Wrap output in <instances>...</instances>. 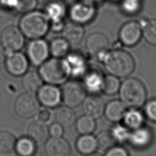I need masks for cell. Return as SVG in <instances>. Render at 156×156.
I'll list each match as a JSON object with an SVG mask.
<instances>
[{
  "label": "cell",
  "instance_id": "6da1fadb",
  "mask_svg": "<svg viewBox=\"0 0 156 156\" xmlns=\"http://www.w3.org/2000/svg\"><path fill=\"white\" fill-rule=\"evenodd\" d=\"M106 70L117 77H126L133 71L134 61L127 52L115 49L107 52L101 59Z\"/></svg>",
  "mask_w": 156,
  "mask_h": 156
},
{
  "label": "cell",
  "instance_id": "7a4b0ae2",
  "mask_svg": "<svg viewBox=\"0 0 156 156\" xmlns=\"http://www.w3.org/2000/svg\"><path fill=\"white\" fill-rule=\"evenodd\" d=\"M49 27V18L39 11H30L20 19L19 29L26 37L30 39L40 38L48 32Z\"/></svg>",
  "mask_w": 156,
  "mask_h": 156
},
{
  "label": "cell",
  "instance_id": "3957f363",
  "mask_svg": "<svg viewBox=\"0 0 156 156\" xmlns=\"http://www.w3.org/2000/svg\"><path fill=\"white\" fill-rule=\"evenodd\" d=\"M38 73L43 80L52 85L64 83L71 75L66 60L55 57L43 63L40 65Z\"/></svg>",
  "mask_w": 156,
  "mask_h": 156
},
{
  "label": "cell",
  "instance_id": "277c9868",
  "mask_svg": "<svg viewBox=\"0 0 156 156\" xmlns=\"http://www.w3.org/2000/svg\"><path fill=\"white\" fill-rule=\"evenodd\" d=\"M119 95L124 105L136 108L144 103L146 92L143 84L140 80L135 78H129L121 84Z\"/></svg>",
  "mask_w": 156,
  "mask_h": 156
},
{
  "label": "cell",
  "instance_id": "5b68a950",
  "mask_svg": "<svg viewBox=\"0 0 156 156\" xmlns=\"http://www.w3.org/2000/svg\"><path fill=\"white\" fill-rule=\"evenodd\" d=\"M40 108V102L38 99L31 93L21 94L16 99L14 109L16 113L21 118L29 119L37 113Z\"/></svg>",
  "mask_w": 156,
  "mask_h": 156
},
{
  "label": "cell",
  "instance_id": "8992f818",
  "mask_svg": "<svg viewBox=\"0 0 156 156\" xmlns=\"http://www.w3.org/2000/svg\"><path fill=\"white\" fill-rule=\"evenodd\" d=\"M61 94L63 102L71 108L79 106L85 98L83 86L76 81L66 82L62 89Z\"/></svg>",
  "mask_w": 156,
  "mask_h": 156
},
{
  "label": "cell",
  "instance_id": "52a82bcc",
  "mask_svg": "<svg viewBox=\"0 0 156 156\" xmlns=\"http://www.w3.org/2000/svg\"><path fill=\"white\" fill-rule=\"evenodd\" d=\"M1 41L5 52L7 54L16 52L24 45V35L20 29L10 26L2 31Z\"/></svg>",
  "mask_w": 156,
  "mask_h": 156
},
{
  "label": "cell",
  "instance_id": "ba28073f",
  "mask_svg": "<svg viewBox=\"0 0 156 156\" xmlns=\"http://www.w3.org/2000/svg\"><path fill=\"white\" fill-rule=\"evenodd\" d=\"M49 54V46L44 40L33 39L28 44L27 54L30 62L35 66H40L44 63Z\"/></svg>",
  "mask_w": 156,
  "mask_h": 156
},
{
  "label": "cell",
  "instance_id": "9c48e42d",
  "mask_svg": "<svg viewBox=\"0 0 156 156\" xmlns=\"http://www.w3.org/2000/svg\"><path fill=\"white\" fill-rule=\"evenodd\" d=\"M4 62L7 71L12 76H23L27 71L28 61L21 52L16 51L8 54Z\"/></svg>",
  "mask_w": 156,
  "mask_h": 156
},
{
  "label": "cell",
  "instance_id": "30bf717a",
  "mask_svg": "<svg viewBox=\"0 0 156 156\" xmlns=\"http://www.w3.org/2000/svg\"><path fill=\"white\" fill-rule=\"evenodd\" d=\"M141 34L140 24L136 21H129L124 24L120 29L119 38L123 44L132 46L138 43Z\"/></svg>",
  "mask_w": 156,
  "mask_h": 156
},
{
  "label": "cell",
  "instance_id": "8fae6325",
  "mask_svg": "<svg viewBox=\"0 0 156 156\" xmlns=\"http://www.w3.org/2000/svg\"><path fill=\"white\" fill-rule=\"evenodd\" d=\"M37 99L42 105L47 107H54L62 100L61 91L54 85H42L37 91Z\"/></svg>",
  "mask_w": 156,
  "mask_h": 156
},
{
  "label": "cell",
  "instance_id": "7c38bea8",
  "mask_svg": "<svg viewBox=\"0 0 156 156\" xmlns=\"http://www.w3.org/2000/svg\"><path fill=\"white\" fill-rule=\"evenodd\" d=\"M107 38L101 33L90 34L86 40V47L93 55L101 59L109 49Z\"/></svg>",
  "mask_w": 156,
  "mask_h": 156
},
{
  "label": "cell",
  "instance_id": "4fadbf2b",
  "mask_svg": "<svg viewBox=\"0 0 156 156\" xmlns=\"http://www.w3.org/2000/svg\"><path fill=\"white\" fill-rule=\"evenodd\" d=\"M96 13V9L89 2L77 3L71 10V17L78 24L85 23L90 21Z\"/></svg>",
  "mask_w": 156,
  "mask_h": 156
},
{
  "label": "cell",
  "instance_id": "5bb4252c",
  "mask_svg": "<svg viewBox=\"0 0 156 156\" xmlns=\"http://www.w3.org/2000/svg\"><path fill=\"white\" fill-rule=\"evenodd\" d=\"M44 149L47 156H69L71 154L69 144L62 137L49 138Z\"/></svg>",
  "mask_w": 156,
  "mask_h": 156
},
{
  "label": "cell",
  "instance_id": "9a60e30c",
  "mask_svg": "<svg viewBox=\"0 0 156 156\" xmlns=\"http://www.w3.org/2000/svg\"><path fill=\"white\" fill-rule=\"evenodd\" d=\"M82 110L85 115L93 118L101 116L104 111V104L102 99L98 96H89L82 102Z\"/></svg>",
  "mask_w": 156,
  "mask_h": 156
},
{
  "label": "cell",
  "instance_id": "2e32d148",
  "mask_svg": "<svg viewBox=\"0 0 156 156\" xmlns=\"http://www.w3.org/2000/svg\"><path fill=\"white\" fill-rule=\"evenodd\" d=\"M124 104L119 101H110L104 108L106 118L110 121L117 122L123 118L125 114Z\"/></svg>",
  "mask_w": 156,
  "mask_h": 156
},
{
  "label": "cell",
  "instance_id": "e0dca14e",
  "mask_svg": "<svg viewBox=\"0 0 156 156\" xmlns=\"http://www.w3.org/2000/svg\"><path fill=\"white\" fill-rule=\"evenodd\" d=\"M43 79L40 74L34 71L25 73L22 78L23 88L29 93L37 92L42 86Z\"/></svg>",
  "mask_w": 156,
  "mask_h": 156
},
{
  "label": "cell",
  "instance_id": "ac0fdd59",
  "mask_svg": "<svg viewBox=\"0 0 156 156\" xmlns=\"http://www.w3.org/2000/svg\"><path fill=\"white\" fill-rule=\"evenodd\" d=\"M76 146L80 154L86 155L90 154L94 152L98 147L96 138L90 134L82 135L77 140Z\"/></svg>",
  "mask_w": 156,
  "mask_h": 156
},
{
  "label": "cell",
  "instance_id": "d6986e66",
  "mask_svg": "<svg viewBox=\"0 0 156 156\" xmlns=\"http://www.w3.org/2000/svg\"><path fill=\"white\" fill-rule=\"evenodd\" d=\"M84 34L83 27L78 23H68L63 29V38L71 44L78 43Z\"/></svg>",
  "mask_w": 156,
  "mask_h": 156
},
{
  "label": "cell",
  "instance_id": "ffe728a7",
  "mask_svg": "<svg viewBox=\"0 0 156 156\" xmlns=\"http://www.w3.org/2000/svg\"><path fill=\"white\" fill-rule=\"evenodd\" d=\"M27 132L29 137L34 142L41 143L46 138L48 128L44 123L34 121L29 124Z\"/></svg>",
  "mask_w": 156,
  "mask_h": 156
},
{
  "label": "cell",
  "instance_id": "44dd1931",
  "mask_svg": "<svg viewBox=\"0 0 156 156\" xmlns=\"http://www.w3.org/2000/svg\"><path fill=\"white\" fill-rule=\"evenodd\" d=\"M55 118L57 122L62 126L69 127L75 122L76 115L71 107L62 106L57 109Z\"/></svg>",
  "mask_w": 156,
  "mask_h": 156
},
{
  "label": "cell",
  "instance_id": "7402d4cb",
  "mask_svg": "<svg viewBox=\"0 0 156 156\" xmlns=\"http://www.w3.org/2000/svg\"><path fill=\"white\" fill-rule=\"evenodd\" d=\"M130 142L136 147H142L146 146L150 143L152 136L151 132L146 128H138L129 134Z\"/></svg>",
  "mask_w": 156,
  "mask_h": 156
},
{
  "label": "cell",
  "instance_id": "603a6c76",
  "mask_svg": "<svg viewBox=\"0 0 156 156\" xmlns=\"http://www.w3.org/2000/svg\"><path fill=\"white\" fill-rule=\"evenodd\" d=\"M49 48V52L54 57L62 58L68 54L69 45L64 38H57L51 41Z\"/></svg>",
  "mask_w": 156,
  "mask_h": 156
},
{
  "label": "cell",
  "instance_id": "cb8c5ba5",
  "mask_svg": "<svg viewBox=\"0 0 156 156\" xmlns=\"http://www.w3.org/2000/svg\"><path fill=\"white\" fill-rule=\"evenodd\" d=\"M96 122L93 117L85 115L79 117L76 121V129L80 135H88L94 132Z\"/></svg>",
  "mask_w": 156,
  "mask_h": 156
},
{
  "label": "cell",
  "instance_id": "d4e9b609",
  "mask_svg": "<svg viewBox=\"0 0 156 156\" xmlns=\"http://www.w3.org/2000/svg\"><path fill=\"white\" fill-rule=\"evenodd\" d=\"M140 24L146 41L151 44L156 45V20H143Z\"/></svg>",
  "mask_w": 156,
  "mask_h": 156
},
{
  "label": "cell",
  "instance_id": "484cf974",
  "mask_svg": "<svg viewBox=\"0 0 156 156\" xmlns=\"http://www.w3.org/2000/svg\"><path fill=\"white\" fill-rule=\"evenodd\" d=\"M15 149L20 156H32L35 151V145L32 139L24 137L16 141Z\"/></svg>",
  "mask_w": 156,
  "mask_h": 156
},
{
  "label": "cell",
  "instance_id": "4316f807",
  "mask_svg": "<svg viewBox=\"0 0 156 156\" xmlns=\"http://www.w3.org/2000/svg\"><path fill=\"white\" fill-rule=\"evenodd\" d=\"M71 71V75L80 76L85 71L86 65L83 57L78 55H69L66 59Z\"/></svg>",
  "mask_w": 156,
  "mask_h": 156
},
{
  "label": "cell",
  "instance_id": "83f0119b",
  "mask_svg": "<svg viewBox=\"0 0 156 156\" xmlns=\"http://www.w3.org/2000/svg\"><path fill=\"white\" fill-rule=\"evenodd\" d=\"M16 144L15 136L8 132H0V154H7L14 149Z\"/></svg>",
  "mask_w": 156,
  "mask_h": 156
},
{
  "label": "cell",
  "instance_id": "f1b7e54d",
  "mask_svg": "<svg viewBox=\"0 0 156 156\" xmlns=\"http://www.w3.org/2000/svg\"><path fill=\"white\" fill-rule=\"evenodd\" d=\"M120 88V82L117 77L108 75L102 80L101 90L107 95H113L116 93Z\"/></svg>",
  "mask_w": 156,
  "mask_h": 156
},
{
  "label": "cell",
  "instance_id": "f546056e",
  "mask_svg": "<svg viewBox=\"0 0 156 156\" xmlns=\"http://www.w3.org/2000/svg\"><path fill=\"white\" fill-rule=\"evenodd\" d=\"M98 147L103 151H107L115 146L116 142L112 132L103 131L100 132L96 137Z\"/></svg>",
  "mask_w": 156,
  "mask_h": 156
},
{
  "label": "cell",
  "instance_id": "4dcf8cb0",
  "mask_svg": "<svg viewBox=\"0 0 156 156\" xmlns=\"http://www.w3.org/2000/svg\"><path fill=\"white\" fill-rule=\"evenodd\" d=\"M123 118L126 125L132 129L139 128L143 122V117L141 113L133 109L126 112Z\"/></svg>",
  "mask_w": 156,
  "mask_h": 156
},
{
  "label": "cell",
  "instance_id": "1f68e13d",
  "mask_svg": "<svg viewBox=\"0 0 156 156\" xmlns=\"http://www.w3.org/2000/svg\"><path fill=\"white\" fill-rule=\"evenodd\" d=\"M101 77L96 73H92L88 75L84 80L86 88L92 91H96L101 89L103 80Z\"/></svg>",
  "mask_w": 156,
  "mask_h": 156
},
{
  "label": "cell",
  "instance_id": "d6a6232c",
  "mask_svg": "<svg viewBox=\"0 0 156 156\" xmlns=\"http://www.w3.org/2000/svg\"><path fill=\"white\" fill-rule=\"evenodd\" d=\"M121 7L126 13L136 14L140 10L141 0H122Z\"/></svg>",
  "mask_w": 156,
  "mask_h": 156
},
{
  "label": "cell",
  "instance_id": "836d02e7",
  "mask_svg": "<svg viewBox=\"0 0 156 156\" xmlns=\"http://www.w3.org/2000/svg\"><path fill=\"white\" fill-rule=\"evenodd\" d=\"M63 8L62 5L58 3H52V4L49 5L48 9L47 16L51 17L56 20L62 16L63 14Z\"/></svg>",
  "mask_w": 156,
  "mask_h": 156
},
{
  "label": "cell",
  "instance_id": "e575fe53",
  "mask_svg": "<svg viewBox=\"0 0 156 156\" xmlns=\"http://www.w3.org/2000/svg\"><path fill=\"white\" fill-rule=\"evenodd\" d=\"M37 0H16V7L21 12H28L31 11L36 5Z\"/></svg>",
  "mask_w": 156,
  "mask_h": 156
},
{
  "label": "cell",
  "instance_id": "d590c367",
  "mask_svg": "<svg viewBox=\"0 0 156 156\" xmlns=\"http://www.w3.org/2000/svg\"><path fill=\"white\" fill-rule=\"evenodd\" d=\"M112 133L116 141H123L128 138L129 136V133L126 128L118 126L113 129Z\"/></svg>",
  "mask_w": 156,
  "mask_h": 156
},
{
  "label": "cell",
  "instance_id": "8d00e7d4",
  "mask_svg": "<svg viewBox=\"0 0 156 156\" xmlns=\"http://www.w3.org/2000/svg\"><path fill=\"white\" fill-rule=\"evenodd\" d=\"M145 113L151 120L156 122V99L151 100L146 104Z\"/></svg>",
  "mask_w": 156,
  "mask_h": 156
},
{
  "label": "cell",
  "instance_id": "74e56055",
  "mask_svg": "<svg viewBox=\"0 0 156 156\" xmlns=\"http://www.w3.org/2000/svg\"><path fill=\"white\" fill-rule=\"evenodd\" d=\"M49 133L51 137L60 138L62 137L63 133V126L58 123H54L51 124L49 128Z\"/></svg>",
  "mask_w": 156,
  "mask_h": 156
},
{
  "label": "cell",
  "instance_id": "f35d334b",
  "mask_svg": "<svg viewBox=\"0 0 156 156\" xmlns=\"http://www.w3.org/2000/svg\"><path fill=\"white\" fill-rule=\"evenodd\" d=\"M105 156H128V154L124 148L113 146L107 151Z\"/></svg>",
  "mask_w": 156,
  "mask_h": 156
},
{
  "label": "cell",
  "instance_id": "ab89813d",
  "mask_svg": "<svg viewBox=\"0 0 156 156\" xmlns=\"http://www.w3.org/2000/svg\"><path fill=\"white\" fill-rule=\"evenodd\" d=\"M36 115L37 120L44 124L49 122L51 118V113L50 110L45 108L39 110Z\"/></svg>",
  "mask_w": 156,
  "mask_h": 156
},
{
  "label": "cell",
  "instance_id": "60d3db41",
  "mask_svg": "<svg viewBox=\"0 0 156 156\" xmlns=\"http://www.w3.org/2000/svg\"><path fill=\"white\" fill-rule=\"evenodd\" d=\"M5 59V52L2 47V46L1 45V44H0V65L2 64Z\"/></svg>",
  "mask_w": 156,
  "mask_h": 156
},
{
  "label": "cell",
  "instance_id": "b9f144b4",
  "mask_svg": "<svg viewBox=\"0 0 156 156\" xmlns=\"http://www.w3.org/2000/svg\"><path fill=\"white\" fill-rule=\"evenodd\" d=\"M87 156H102L101 154H100L98 152H93L90 154H88V155H87Z\"/></svg>",
  "mask_w": 156,
  "mask_h": 156
},
{
  "label": "cell",
  "instance_id": "7bdbcfd3",
  "mask_svg": "<svg viewBox=\"0 0 156 156\" xmlns=\"http://www.w3.org/2000/svg\"><path fill=\"white\" fill-rule=\"evenodd\" d=\"M88 2H95V1H98L99 0H86Z\"/></svg>",
  "mask_w": 156,
  "mask_h": 156
},
{
  "label": "cell",
  "instance_id": "ee69618b",
  "mask_svg": "<svg viewBox=\"0 0 156 156\" xmlns=\"http://www.w3.org/2000/svg\"><path fill=\"white\" fill-rule=\"evenodd\" d=\"M114 1H118V0H114Z\"/></svg>",
  "mask_w": 156,
  "mask_h": 156
},
{
  "label": "cell",
  "instance_id": "f6af8a7d",
  "mask_svg": "<svg viewBox=\"0 0 156 156\" xmlns=\"http://www.w3.org/2000/svg\"><path fill=\"white\" fill-rule=\"evenodd\" d=\"M141 1H142V0H141Z\"/></svg>",
  "mask_w": 156,
  "mask_h": 156
}]
</instances>
